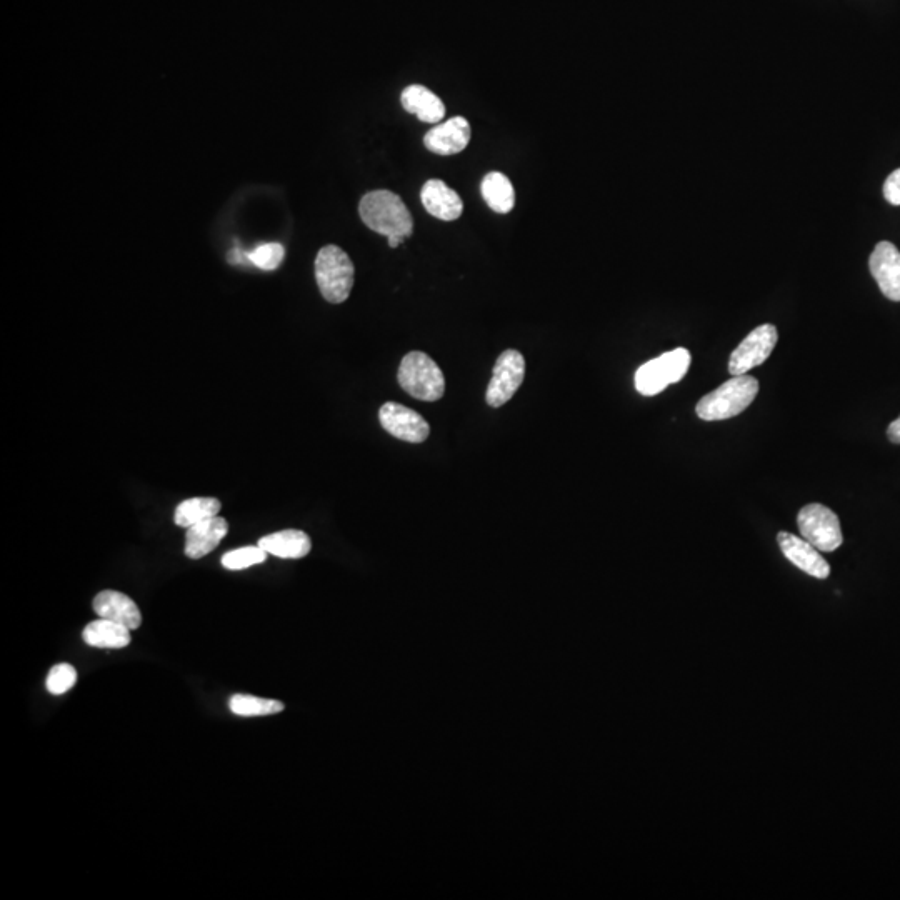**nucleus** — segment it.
<instances>
[{
    "mask_svg": "<svg viewBox=\"0 0 900 900\" xmlns=\"http://www.w3.org/2000/svg\"><path fill=\"white\" fill-rule=\"evenodd\" d=\"M387 240H389V247H392V249H397L404 242V239H400V237H387Z\"/></svg>",
    "mask_w": 900,
    "mask_h": 900,
    "instance_id": "obj_27",
    "label": "nucleus"
},
{
    "mask_svg": "<svg viewBox=\"0 0 900 900\" xmlns=\"http://www.w3.org/2000/svg\"><path fill=\"white\" fill-rule=\"evenodd\" d=\"M399 384L414 399L435 402L445 392V379L439 365L424 352H409L400 362Z\"/></svg>",
    "mask_w": 900,
    "mask_h": 900,
    "instance_id": "obj_4",
    "label": "nucleus"
},
{
    "mask_svg": "<svg viewBox=\"0 0 900 900\" xmlns=\"http://www.w3.org/2000/svg\"><path fill=\"white\" fill-rule=\"evenodd\" d=\"M360 219L369 229L385 237L407 239L414 230V220L404 200L390 190H372L359 205Z\"/></svg>",
    "mask_w": 900,
    "mask_h": 900,
    "instance_id": "obj_1",
    "label": "nucleus"
},
{
    "mask_svg": "<svg viewBox=\"0 0 900 900\" xmlns=\"http://www.w3.org/2000/svg\"><path fill=\"white\" fill-rule=\"evenodd\" d=\"M470 142V124L465 117H452L444 124L430 129L424 145L437 155L460 154Z\"/></svg>",
    "mask_w": 900,
    "mask_h": 900,
    "instance_id": "obj_12",
    "label": "nucleus"
},
{
    "mask_svg": "<svg viewBox=\"0 0 900 900\" xmlns=\"http://www.w3.org/2000/svg\"><path fill=\"white\" fill-rule=\"evenodd\" d=\"M869 269L880 292L900 302V250L892 242H879L870 254Z\"/></svg>",
    "mask_w": 900,
    "mask_h": 900,
    "instance_id": "obj_10",
    "label": "nucleus"
},
{
    "mask_svg": "<svg viewBox=\"0 0 900 900\" xmlns=\"http://www.w3.org/2000/svg\"><path fill=\"white\" fill-rule=\"evenodd\" d=\"M797 525L802 539L814 545L819 552H834L844 542L839 517L825 505H805L797 515Z\"/></svg>",
    "mask_w": 900,
    "mask_h": 900,
    "instance_id": "obj_6",
    "label": "nucleus"
},
{
    "mask_svg": "<svg viewBox=\"0 0 900 900\" xmlns=\"http://www.w3.org/2000/svg\"><path fill=\"white\" fill-rule=\"evenodd\" d=\"M379 420L380 425L395 439L420 444L429 437V424L424 417L397 402H385L380 407Z\"/></svg>",
    "mask_w": 900,
    "mask_h": 900,
    "instance_id": "obj_9",
    "label": "nucleus"
},
{
    "mask_svg": "<svg viewBox=\"0 0 900 900\" xmlns=\"http://www.w3.org/2000/svg\"><path fill=\"white\" fill-rule=\"evenodd\" d=\"M77 682V670L70 664H57L50 669L45 687L52 695L65 694L74 687Z\"/></svg>",
    "mask_w": 900,
    "mask_h": 900,
    "instance_id": "obj_24",
    "label": "nucleus"
},
{
    "mask_svg": "<svg viewBox=\"0 0 900 900\" xmlns=\"http://www.w3.org/2000/svg\"><path fill=\"white\" fill-rule=\"evenodd\" d=\"M777 542H779L785 559L790 560L800 570H804L805 574L812 575L815 579L829 577L830 565L819 554V550L815 549L814 545L809 544L807 540L800 539L797 535L789 534V532H780L777 535Z\"/></svg>",
    "mask_w": 900,
    "mask_h": 900,
    "instance_id": "obj_11",
    "label": "nucleus"
},
{
    "mask_svg": "<svg viewBox=\"0 0 900 900\" xmlns=\"http://www.w3.org/2000/svg\"><path fill=\"white\" fill-rule=\"evenodd\" d=\"M525 360L520 352L509 349L499 355L495 362L494 374L485 392V400L490 407L507 404L524 382Z\"/></svg>",
    "mask_w": 900,
    "mask_h": 900,
    "instance_id": "obj_7",
    "label": "nucleus"
},
{
    "mask_svg": "<svg viewBox=\"0 0 900 900\" xmlns=\"http://www.w3.org/2000/svg\"><path fill=\"white\" fill-rule=\"evenodd\" d=\"M887 437H889L890 442H894V444H900V417L899 419H895L894 422L889 425V429H887Z\"/></svg>",
    "mask_w": 900,
    "mask_h": 900,
    "instance_id": "obj_26",
    "label": "nucleus"
},
{
    "mask_svg": "<svg viewBox=\"0 0 900 900\" xmlns=\"http://www.w3.org/2000/svg\"><path fill=\"white\" fill-rule=\"evenodd\" d=\"M400 102L409 114L417 115V119L425 124H439L440 120L444 119V102L424 85L405 87Z\"/></svg>",
    "mask_w": 900,
    "mask_h": 900,
    "instance_id": "obj_17",
    "label": "nucleus"
},
{
    "mask_svg": "<svg viewBox=\"0 0 900 900\" xmlns=\"http://www.w3.org/2000/svg\"><path fill=\"white\" fill-rule=\"evenodd\" d=\"M247 257H249L250 264H254L259 269L275 270L282 264L285 250L282 245L270 242V244L257 245L254 250H250Z\"/></svg>",
    "mask_w": 900,
    "mask_h": 900,
    "instance_id": "obj_23",
    "label": "nucleus"
},
{
    "mask_svg": "<svg viewBox=\"0 0 900 900\" xmlns=\"http://www.w3.org/2000/svg\"><path fill=\"white\" fill-rule=\"evenodd\" d=\"M92 607L100 619L114 620L117 624L129 627L130 630L139 629L142 624V614L137 604L129 595L117 590H102L100 594L95 595Z\"/></svg>",
    "mask_w": 900,
    "mask_h": 900,
    "instance_id": "obj_14",
    "label": "nucleus"
},
{
    "mask_svg": "<svg viewBox=\"0 0 900 900\" xmlns=\"http://www.w3.org/2000/svg\"><path fill=\"white\" fill-rule=\"evenodd\" d=\"M257 545L279 559H302L312 549V540L302 530L289 529L264 535Z\"/></svg>",
    "mask_w": 900,
    "mask_h": 900,
    "instance_id": "obj_16",
    "label": "nucleus"
},
{
    "mask_svg": "<svg viewBox=\"0 0 900 900\" xmlns=\"http://www.w3.org/2000/svg\"><path fill=\"white\" fill-rule=\"evenodd\" d=\"M420 200L430 215L444 222L457 220L464 212V202L460 199V195L454 189H450L444 180H427L420 190Z\"/></svg>",
    "mask_w": 900,
    "mask_h": 900,
    "instance_id": "obj_13",
    "label": "nucleus"
},
{
    "mask_svg": "<svg viewBox=\"0 0 900 900\" xmlns=\"http://www.w3.org/2000/svg\"><path fill=\"white\" fill-rule=\"evenodd\" d=\"M759 394V382L750 375H732V379L720 385L719 389L704 395L697 402L695 412L705 422L732 419L742 414Z\"/></svg>",
    "mask_w": 900,
    "mask_h": 900,
    "instance_id": "obj_2",
    "label": "nucleus"
},
{
    "mask_svg": "<svg viewBox=\"0 0 900 900\" xmlns=\"http://www.w3.org/2000/svg\"><path fill=\"white\" fill-rule=\"evenodd\" d=\"M85 644L97 649H124L130 644V629L114 620L100 619L90 622L82 632Z\"/></svg>",
    "mask_w": 900,
    "mask_h": 900,
    "instance_id": "obj_18",
    "label": "nucleus"
},
{
    "mask_svg": "<svg viewBox=\"0 0 900 900\" xmlns=\"http://www.w3.org/2000/svg\"><path fill=\"white\" fill-rule=\"evenodd\" d=\"M690 352L687 349H675L662 354L657 359L645 362L635 372V389L645 397H652L684 379L690 367Z\"/></svg>",
    "mask_w": 900,
    "mask_h": 900,
    "instance_id": "obj_5",
    "label": "nucleus"
},
{
    "mask_svg": "<svg viewBox=\"0 0 900 900\" xmlns=\"http://www.w3.org/2000/svg\"><path fill=\"white\" fill-rule=\"evenodd\" d=\"M355 269L345 250L325 245L315 257V280L320 294L330 304H342L354 287Z\"/></svg>",
    "mask_w": 900,
    "mask_h": 900,
    "instance_id": "obj_3",
    "label": "nucleus"
},
{
    "mask_svg": "<svg viewBox=\"0 0 900 900\" xmlns=\"http://www.w3.org/2000/svg\"><path fill=\"white\" fill-rule=\"evenodd\" d=\"M884 197L889 204L900 205V169L894 170L885 180Z\"/></svg>",
    "mask_w": 900,
    "mask_h": 900,
    "instance_id": "obj_25",
    "label": "nucleus"
},
{
    "mask_svg": "<svg viewBox=\"0 0 900 900\" xmlns=\"http://www.w3.org/2000/svg\"><path fill=\"white\" fill-rule=\"evenodd\" d=\"M777 329L772 324L759 325L752 330L739 347L730 354L729 372L732 375H744L754 367L764 364L769 359L777 344Z\"/></svg>",
    "mask_w": 900,
    "mask_h": 900,
    "instance_id": "obj_8",
    "label": "nucleus"
},
{
    "mask_svg": "<svg viewBox=\"0 0 900 900\" xmlns=\"http://www.w3.org/2000/svg\"><path fill=\"white\" fill-rule=\"evenodd\" d=\"M232 714L240 717H262V715L279 714L284 704L279 700L260 699L254 695L235 694L229 699Z\"/></svg>",
    "mask_w": 900,
    "mask_h": 900,
    "instance_id": "obj_21",
    "label": "nucleus"
},
{
    "mask_svg": "<svg viewBox=\"0 0 900 900\" xmlns=\"http://www.w3.org/2000/svg\"><path fill=\"white\" fill-rule=\"evenodd\" d=\"M267 552L260 545H249L237 550H230L222 557V565L227 570H242L252 565L262 564L267 560Z\"/></svg>",
    "mask_w": 900,
    "mask_h": 900,
    "instance_id": "obj_22",
    "label": "nucleus"
},
{
    "mask_svg": "<svg viewBox=\"0 0 900 900\" xmlns=\"http://www.w3.org/2000/svg\"><path fill=\"white\" fill-rule=\"evenodd\" d=\"M222 504L215 497H192L177 505L174 514V522L179 527L189 529L192 525L204 522L219 515Z\"/></svg>",
    "mask_w": 900,
    "mask_h": 900,
    "instance_id": "obj_20",
    "label": "nucleus"
},
{
    "mask_svg": "<svg viewBox=\"0 0 900 900\" xmlns=\"http://www.w3.org/2000/svg\"><path fill=\"white\" fill-rule=\"evenodd\" d=\"M480 192H482L485 204L489 205L490 209L497 214H509L510 210L514 209V185L502 172H489L485 175L480 184Z\"/></svg>",
    "mask_w": 900,
    "mask_h": 900,
    "instance_id": "obj_19",
    "label": "nucleus"
},
{
    "mask_svg": "<svg viewBox=\"0 0 900 900\" xmlns=\"http://www.w3.org/2000/svg\"><path fill=\"white\" fill-rule=\"evenodd\" d=\"M227 532H229V524L219 515L192 525L185 534V555L189 559H202L215 550Z\"/></svg>",
    "mask_w": 900,
    "mask_h": 900,
    "instance_id": "obj_15",
    "label": "nucleus"
}]
</instances>
